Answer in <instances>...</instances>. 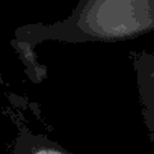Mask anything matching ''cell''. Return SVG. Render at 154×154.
<instances>
[{
  "mask_svg": "<svg viewBox=\"0 0 154 154\" xmlns=\"http://www.w3.org/2000/svg\"><path fill=\"white\" fill-rule=\"evenodd\" d=\"M152 30L154 0H82L65 20L21 26L14 38L36 47L44 41L116 42Z\"/></svg>",
  "mask_w": 154,
  "mask_h": 154,
  "instance_id": "obj_1",
  "label": "cell"
},
{
  "mask_svg": "<svg viewBox=\"0 0 154 154\" xmlns=\"http://www.w3.org/2000/svg\"><path fill=\"white\" fill-rule=\"evenodd\" d=\"M139 94L143 125L154 145V53L133 51L130 54Z\"/></svg>",
  "mask_w": 154,
  "mask_h": 154,
  "instance_id": "obj_2",
  "label": "cell"
},
{
  "mask_svg": "<svg viewBox=\"0 0 154 154\" xmlns=\"http://www.w3.org/2000/svg\"><path fill=\"white\" fill-rule=\"evenodd\" d=\"M11 154H72V152L44 133H35L27 128H21L12 143Z\"/></svg>",
  "mask_w": 154,
  "mask_h": 154,
  "instance_id": "obj_3",
  "label": "cell"
},
{
  "mask_svg": "<svg viewBox=\"0 0 154 154\" xmlns=\"http://www.w3.org/2000/svg\"><path fill=\"white\" fill-rule=\"evenodd\" d=\"M11 45L14 47L20 60L23 62L24 71H26L27 77L30 79V82H33V83L44 82L47 77V66L39 62L36 51H35V47L32 44L21 41V39H17V38H14L11 41Z\"/></svg>",
  "mask_w": 154,
  "mask_h": 154,
  "instance_id": "obj_4",
  "label": "cell"
}]
</instances>
